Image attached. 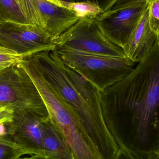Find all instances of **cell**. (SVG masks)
<instances>
[{"mask_svg": "<svg viewBox=\"0 0 159 159\" xmlns=\"http://www.w3.org/2000/svg\"><path fill=\"white\" fill-rule=\"evenodd\" d=\"M22 58V56L16 52L0 46V65L17 63L20 62Z\"/></svg>", "mask_w": 159, "mask_h": 159, "instance_id": "ac0fdd59", "label": "cell"}, {"mask_svg": "<svg viewBox=\"0 0 159 159\" xmlns=\"http://www.w3.org/2000/svg\"><path fill=\"white\" fill-rule=\"evenodd\" d=\"M43 123L45 159H75L66 139L51 117Z\"/></svg>", "mask_w": 159, "mask_h": 159, "instance_id": "7c38bea8", "label": "cell"}, {"mask_svg": "<svg viewBox=\"0 0 159 159\" xmlns=\"http://www.w3.org/2000/svg\"><path fill=\"white\" fill-rule=\"evenodd\" d=\"M0 46L22 57L56 49L55 41L43 27L7 21L0 23Z\"/></svg>", "mask_w": 159, "mask_h": 159, "instance_id": "ba28073f", "label": "cell"}, {"mask_svg": "<svg viewBox=\"0 0 159 159\" xmlns=\"http://www.w3.org/2000/svg\"><path fill=\"white\" fill-rule=\"evenodd\" d=\"M101 105L120 159H159V37L128 76L101 92Z\"/></svg>", "mask_w": 159, "mask_h": 159, "instance_id": "6da1fadb", "label": "cell"}, {"mask_svg": "<svg viewBox=\"0 0 159 159\" xmlns=\"http://www.w3.org/2000/svg\"><path fill=\"white\" fill-rule=\"evenodd\" d=\"M63 63L90 82L101 92L128 76L135 63L127 57H108L55 49Z\"/></svg>", "mask_w": 159, "mask_h": 159, "instance_id": "277c9868", "label": "cell"}, {"mask_svg": "<svg viewBox=\"0 0 159 159\" xmlns=\"http://www.w3.org/2000/svg\"><path fill=\"white\" fill-rule=\"evenodd\" d=\"M148 21L152 30L159 37V0H149Z\"/></svg>", "mask_w": 159, "mask_h": 159, "instance_id": "e0dca14e", "label": "cell"}, {"mask_svg": "<svg viewBox=\"0 0 159 159\" xmlns=\"http://www.w3.org/2000/svg\"><path fill=\"white\" fill-rule=\"evenodd\" d=\"M7 21L30 24L16 0H0V23Z\"/></svg>", "mask_w": 159, "mask_h": 159, "instance_id": "4fadbf2b", "label": "cell"}, {"mask_svg": "<svg viewBox=\"0 0 159 159\" xmlns=\"http://www.w3.org/2000/svg\"><path fill=\"white\" fill-rule=\"evenodd\" d=\"M158 37L148 21V6L123 49L125 55L134 62L139 63L145 57Z\"/></svg>", "mask_w": 159, "mask_h": 159, "instance_id": "8fae6325", "label": "cell"}, {"mask_svg": "<svg viewBox=\"0 0 159 159\" xmlns=\"http://www.w3.org/2000/svg\"><path fill=\"white\" fill-rule=\"evenodd\" d=\"M14 111L9 106L0 107V124H6L13 119Z\"/></svg>", "mask_w": 159, "mask_h": 159, "instance_id": "ffe728a7", "label": "cell"}, {"mask_svg": "<svg viewBox=\"0 0 159 159\" xmlns=\"http://www.w3.org/2000/svg\"><path fill=\"white\" fill-rule=\"evenodd\" d=\"M47 119L31 112H14L13 120L5 126L7 135L27 152L30 158L45 159L43 122Z\"/></svg>", "mask_w": 159, "mask_h": 159, "instance_id": "9c48e42d", "label": "cell"}, {"mask_svg": "<svg viewBox=\"0 0 159 159\" xmlns=\"http://www.w3.org/2000/svg\"><path fill=\"white\" fill-rule=\"evenodd\" d=\"M39 91L49 115L63 134L75 159H102L96 146L72 108L44 77L34 54L20 62Z\"/></svg>", "mask_w": 159, "mask_h": 159, "instance_id": "3957f363", "label": "cell"}, {"mask_svg": "<svg viewBox=\"0 0 159 159\" xmlns=\"http://www.w3.org/2000/svg\"><path fill=\"white\" fill-rule=\"evenodd\" d=\"M56 49L84 54L126 57L123 49L110 41L100 29L96 17L79 20L55 40Z\"/></svg>", "mask_w": 159, "mask_h": 159, "instance_id": "8992f818", "label": "cell"}, {"mask_svg": "<svg viewBox=\"0 0 159 159\" xmlns=\"http://www.w3.org/2000/svg\"><path fill=\"white\" fill-rule=\"evenodd\" d=\"M4 106L14 112H31L45 119L50 117L39 91L20 62L0 71V107Z\"/></svg>", "mask_w": 159, "mask_h": 159, "instance_id": "5b68a950", "label": "cell"}, {"mask_svg": "<svg viewBox=\"0 0 159 159\" xmlns=\"http://www.w3.org/2000/svg\"><path fill=\"white\" fill-rule=\"evenodd\" d=\"M149 0H118L113 7L96 17L103 33L123 49L137 26Z\"/></svg>", "mask_w": 159, "mask_h": 159, "instance_id": "52a82bcc", "label": "cell"}, {"mask_svg": "<svg viewBox=\"0 0 159 159\" xmlns=\"http://www.w3.org/2000/svg\"><path fill=\"white\" fill-rule=\"evenodd\" d=\"M60 4L73 10L80 18L86 16L97 17L103 13L97 5L90 2H60Z\"/></svg>", "mask_w": 159, "mask_h": 159, "instance_id": "9a60e30c", "label": "cell"}, {"mask_svg": "<svg viewBox=\"0 0 159 159\" xmlns=\"http://www.w3.org/2000/svg\"><path fill=\"white\" fill-rule=\"evenodd\" d=\"M48 1H50V2H53L56 3L57 4H60V3L58 2H56L55 0H48Z\"/></svg>", "mask_w": 159, "mask_h": 159, "instance_id": "603a6c76", "label": "cell"}, {"mask_svg": "<svg viewBox=\"0 0 159 159\" xmlns=\"http://www.w3.org/2000/svg\"><path fill=\"white\" fill-rule=\"evenodd\" d=\"M10 64H1V65H0V71H2V69H3L4 68H5V67H6L7 66L10 65Z\"/></svg>", "mask_w": 159, "mask_h": 159, "instance_id": "7402d4cb", "label": "cell"}, {"mask_svg": "<svg viewBox=\"0 0 159 159\" xmlns=\"http://www.w3.org/2000/svg\"><path fill=\"white\" fill-rule=\"evenodd\" d=\"M118 0H75V2H90L97 5L103 12L111 8Z\"/></svg>", "mask_w": 159, "mask_h": 159, "instance_id": "d6986e66", "label": "cell"}, {"mask_svg": "<svg viewBox=\"0 0 159 159\" xmlns=\"http://www.w3.org/2000/svg\"><path fill=\"white\" fill-rule=\"evenodd\" d=\"M29 155L7 134H0V159H17Z\"/></svg>", "mask_w": 159, "mask_h": 159, "instance_id": "5bb4252c", "label": "cell"}, {"mask_svg": "<svg viewBox=\"0 0 159 159\" xmlns=\"http://www.w3.org/2000/svg\"><path fill=\"white\" fill-rule=\"evenodd\" d=\"M43 28L55 41L80 19L75 11L48 0H36Z\"/></svg>", "mask_w": 159, "mask_h": 159, "instance_id": "30bf717a", "label": "cell"}, {"mask_svg": "<svg viewBox=\"0 0 159 159\" xmlns=\"http://www.w3.org/2000/svg\"><path fill=\"white\" fill-rule=\"evenodd\" d=\"M45 78L72 108L102 159H120V150L105 124L101 91L63 63L56 50L34 53Z\"/></svg>", "mask_w": 159, "mask_h": 159, "instance_id": "7a4b0ae2", "label": "cell"}, {"mask_svg": "<svg viewBox=\"0 0 159 159\" xmlns=\"http://www.w3.org/2000/svg\"><path fill=\"white\" fill-rule=\"evenodd\" d=\"M30 24L43 28L42 16L36 0H16Z\"/></svg>", "mask_w": 159, "mask_h": 159, "instance_id": "2e32d148", "label": "cell"}, {"mask_svg": "<svg viewBox=\"0 0 159 159\" xmlns=\"http://www.w3.org/2000/svg\"><path fill=\"white\" fill-rule=\"evenodd\" d=\"M56 2L60 3V2H75V0H55Z\"/></svg>", "mask_w": 159, "mask_h": 159, "instance_id": "44dd1931", "label": "cell"}]
</instances>
